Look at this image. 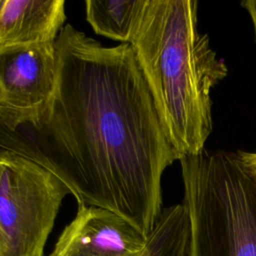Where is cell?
Returning a JSON list of instances; mask_svg holds the SVG:
<instances>
[{"label": "cell", "mask_w": 256, "mask_h": 256, "mask_svg": "<svg viewBox=\"0 0 256 256\" xmlns=\"http://www.w3.org/2000/svg\"><path fill=\"white\" fill-rule=\"evenodd\" d=\"M67 194L49 170L0 148V256H43Z\"/></svg>", "instance_id": "4"}, {"label": "cell", "mask_w": 256, "mask_h": 256, "mask_svg": "<svg viewBox=\"0 0 256 256\" xmlns=\"http://www.w3.org/2000/svg\"><path fill=\"white\" fill-rule=\"evenodd\" d=\"M65 21L64 0H0V49L55 43Z\"/></svg>", "instance_id": "7"}, {"label": "cell", "mask_w": 256, "mask_h": 256, "mask_svg": "<svg viewBox=\"0 0 256 256\" xmlns=\"http://www.w3.org/2000/svg\"><path fill=\"white\" fill-rule=\"evenodd\" d=\"M190 219L184 204L163 208L142 256H189Z\"/></svg>", "instance_id": "9"}, {"label": "cell", "mask_w": 256, "mask_h": 256, "mask_svg": "<svg viewBox=\"0 0 256 256\" xmlns=\"http://www.w3.org/2000/svg\"><path fill=\"white\" fill-rule=\"evenodd\" d=\"M245 155L247 157V159L249 160V162L254 166V168L256 169V153H250V152H245Z\"/></svg>", "instance_id": "11"}, {"label": "cell", "mask_w": 256, "mask_h": 256, "mask_svg": "<svg viewBox=\"0 0 256 256\" xmlns=\"http://www.w3.org/2000/svg\"><path fill=\"white\" fill-rule=\"evenodd\" d=\"M56 76L55 43L0 49V127L13 132L35 124L52 99Z\"/></svg>", "instance_id": "5"}, {"label": "cell", "mask_w": 256, "mask_h": 256, "mask_svg": "<svg viewBox=\"0 0 256 256\" xmlns=\"http://www.w3.org/2000/svg\"><path fill=\"white\" fill-rule=\"evenodd\" d=\"M146 244L147 237L121 216L79 205L49 256H142Z\"/></svg>", "instance_id": "6"}, {"label": "cell", "mask_w": 256, "mask_h": 256, "mask_svg": "<svg viewBox=\"0 0 256 256\" xmlns=\"http://www.w3.org/2000/svg\"><path fill=\"white\" fill-rule=\"evenodd\" d=\"M241 6L247 10L249 13L253 27H254V33H255V39H256V0H246L241 2Z\"/></svg>", "instance_id": "10"}, {"label": "cell", "mask_w": 256, "mask_h": 256, "mask_svg": "<svg viewBox=\"0 0 256 256\" xmlns=\"http://www.w3.org/2000/svg\"><path fill=\"white\" fill-rule=\"evenodd\" d=\"M197 11L195 0H144L129 43L179 160L204 150L211 89L228 73L198 31Z\"/></svg>", "instance_id": "2"}, {"label": "cell", "mask_w": 256, "mask_h": 256, "mask_svg": "<svg viewBox=\"0 0 256 256\" xmlns=\"http://www.w3.org/2000/svg\"><path fill=\"white\" fill-rule=\"evenodd\" d=\"M189 256H256V169L244 151L181 158Z\"/></svg>", "instance_id": "3"}, {"label": "cell", "mask_w": 256, "mask_h": 256, "mask_svg": "<svg viewBox=\"0 0 256 256\" xmlns=\"http://www.w3.org/2000/svg\"><path fill=\"white\" fill-rule=\"evenodd\" d=\"M144 0H86V20L98 35L130 43Z\"/></svg>", "instance_id": "8"}, {"label": "cell", "mask_w": 256, "mask_h": 256, "mask_svg": "<svg viewBox=\"0 0 256 256\" xmlns=\"http://www.w3.org/2000/svg\"><path fill=\"white\" fill-rule=\"evenodd\" d=\"M55 49L49 105L33 125L0 127V148L49 170L78 206L109 210L148 237L163 210L162 175L179 156L133 48L66 24Z\"/></svg>", "instance_id": "1"}]
</instances>
